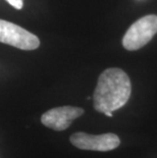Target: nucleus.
Returning <instances> with one entry per match:
<instances>
[{"instance_id": "nucleus-5", "label": "nucleus", "mask_w": 157, "mask_h": 158, "mask_svg": "<svg viewBox=\"0 0 157 158\" xmlns=\"http://www.w3.org/2000/svg\"><path fill=\"white\" fill-rule=\"evenodd\" d=\"M84 114V109L76 106L55 107L42 114L41 123L51 130L61 132L66 130L72 123Z\"/></svg>"}, {"instance_id": "nucleus-4", "label": "nucleus", "mask_w": 157, "mask_h": 158, "mask_svg": "<svg viewBox=\"0 0 157 158\" xmlns=\"http://www.w3.org/2000/svg\"><path fill=\"white\" fill-rule=\"evenodd\" d=\"M69 141L73 146L81 150L100 151V152L114 150L121 145V139L118 135L112 133L102 134V135H89L79 132L72 134L69 138Z\"/></svg>"}, {"instance_id": "nucleus-6", "label": "nucleus", "mask_w": 157, "mask_h": 158, "mask_svg": "<svg viewBox=\"0 0 157 158\" xmlns=\"http://www.w3.org/2000/svg\"><path fill=\"white\" fill-rule=\"evenodd\" d=\"M6 2H8L13 8L21 10L24 7V0H5Z\"/></svg>"}, {"instance_id": "nucleus-2", "label": "nucleus", "mask_w": 157, "mask_h": 158, "mask_svg": "<svg viewBox=\"0 0 157 158\" xmlns=\"http://www.w3.org/2000/svg\"><path fill=\"white\" fill-rule=\"evenodd\" d=\"M156 34L157 15H145L130 27L122 38V45L129 51H135L148 44Z\"/></svg>"}, {"instance_id": "nucleus-7", "label": "nucleus", "mask_w": 157, "mask_h": 158, "mask_svg": "<svg viewBox=\"0 0 157 158\" xmlns=\"http://www.w3.org/2000/svg\"><path fill=\"white\" fill-rule=\"evenodd\" d=\"M104 114H105L106 116H109V117H111V116H112V112H111V111H107V112H105Z\"/></svg>"}, {"instance_id": "nucleus-1", "label": "nucleus", "mask_w": 157, "mask_h": 158, "mask_svg": "<svg viewBox=\"0 0 157 158\" xmlns=\"http://www.w3.org/2000/svg\"><path fill=\"white\" fill-rule=\"evenodd\" d=\"M132 93L131 80L121 69H107L99 76L93 94L96 111H115L129 101Z\"/></svg>"}, {"instance_id": "nucleus-3", "label": "nucleus", "mask_w": 157, "mask_h": 158, "mask_svg": "<svg viewBox=\"0 0 157 158\" xmlns=\"http://www.w3.org/2000/svg\"><path fill=\"white\" fill-rule=\"evenodd\" d=\"M0 43L22 50H35L40 46V40L36 35L4 19H0Z\"/></svg>"}]
</instances>
